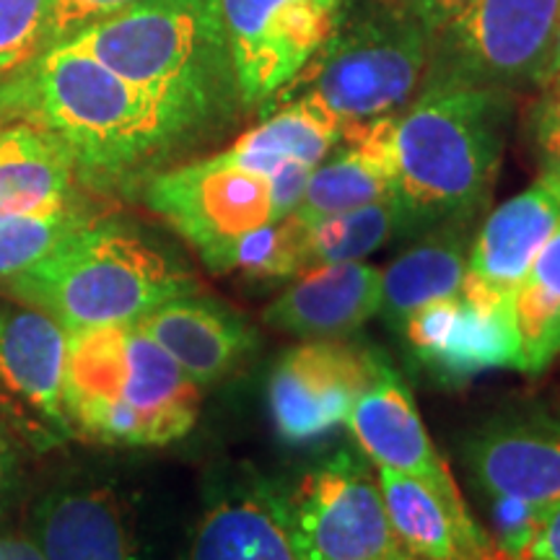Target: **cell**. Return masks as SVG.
<instances>
[{
	"instance_id": "cell-22",
	"label": "cell",
	"mask_w": 560,
	"mask_h": 560,
	"mask_svg": "<svg viewBox=\"0 0 560 560\" xmlns=\"http://www.w3.org/2000/svg\"><path fill=\"white\" fill-rule=\"evenodd\" d=\"M34 545L45 560H138L125 511L109 490L60 488L37 503Z\"/></svg>"
},
{
	"instance_id": "cell-36",
	"label": "cell",
	"mask_w": 560,
	"mask_h": 560,
	"mask_svg": "<svg viewBox=\"0 0 560 560\" xmlns=\"http://www.w3.org/2000/svg\"><path fill=\"white\" fill-rule=\"evenodd\" d=\"M560 73V30H558V45H556V55H552V66H550V75ZM548 75V79H550Z\"/></svg>"
},
{
	"instance_id": "cell-6",
	"label": "cell",
	"mask_w": 560,
	"mask_h": 560,
	"mask_svg": "<svg viewBox=\"0 0 560 560\" xmlns=\"http://www.w3.org/2000/svg\"><path fill=\"white\" fill-rule=\"evenodd\" d=\"M431 34L405 5H363L346 11L304 68V94L346 125H359L405 109L423 86ZM299 75V79H301Z\"/></svg>"
},
{
	"instance_id": "cell-20",
	"label": "cell",
	"mask_w": 560,
	"mask_h": 560,
	"mask_svg": "<svg viewBox=\"0 0 560 560\" xmlns=\"http://www.w3.org/2000/svg\"><path fill=\"white\" fill-rule=\"evenodd\" d=\"M138 325L200 387L229 376L255 348V332L240 314L195 293L164 301Z\"/></svg>"
},
{
	"instance_id": "cell-16",
	"label": "cell",
	"mask_w": 560,
	"mask_h": 560,
	"mask_svg": "<svg viewBox=\"0 0 560 560\" xmlns=\"http://www.w3.org/2000/svg\"><path fill=\"white\" fill-rule=\"evenodd\" d=\"M467 467L490 503L545 514L560 503V423L514 420L480 431L467 444Z\"/></svg>"
},
{
	"instance_id": "cell-25",
	"label": "cell",
	"mask_w": 560,
	"mask_h": 560,
	"mask_svg": "<svg viewBox=\"0 0 560 560\" xmlns=\"http://www.w3.org/2000/svg\"><path fill=\"white\" fill-rule=\"evenodd\" d=\"M348 125L310 94L285 104L276 115L236 140L223 151L234 164L244 170L272 177L285 161L317 166L338 149Z\"/></svg>"
},
{
	"instance_id": "cell-19",
	"label": "cell",
	"mask_w": 560,
	"mask_h": 560,
	"mask_svg": "<svg viewBox=\"0 0 560 560\" xmlns=\"http://www.w3.org/2000/svg\"><path fill=\"white\" fill-rule=\"evenodd\" d=\"M384 506L402 550L423 560H503L465 506L416 478L380 467Z\"/></svg>"
},
{
	"instance_id": "cell-3",
	"label": "cell",
	"mask_w": 560,
	"mask_h": 560,
	"mask_svg": "<svg viewBox=\"0 0 560 560\" xmlns=\"http://www.w3.org/2000/svg\"><path fill=\"white\" fill-rule=\"evenodd\" d=\"M21 68L0 89V117L55 132L91 177H120L182 140L159 104L79 47H50Z\"/></svg>"
},
{
	"instance_id": "cell-34",
	"label": "cell",
	"mask_w": 560,
	"mask_h": 560,
	"mask_svg": "<svg viewBox=\"0 0 560 560\" xmlns=\"http://www.w3.org/2000/svg\"><path fill=\"white\" fill-rule=\"evenodd\" d=\"M19 482V452L11 444L9 433L0 429V511L9 506Z\"/></svg>"
},
{
	"instance_id": "cell-5",
	"label": "cell",
	"mask_w": 560,
	"mask_h": 560,
	"mask_svg": "<svg viewBox=\"0 0 560 560\" xmlns=\"http://www.w3.org/2000/svg\"><path fill=\"white\" fill-rule=\"evenodd\" d=\"M5 289L75 332L140 322L198 283L136 231L91 221L32 270L5 280Z\"/></svg>"
},
{
	"instance_id": "cell-8",
	"label": "cell",
	"mask_w": 560,
	"mask_h": 560,
	"mask_svg": "<svg viewBox=\"0 0 560 560\" xmlns=\"http://www.w3.org/2000/svg\"><path fill=\"white\" fill-rule=\"evenodd\" d=\"M278 493L299 560H384L402 550L380 482L350 452L319 462Z\"/></svg>"
},
{
	"instance_id": "cell-35",
	"label": "cell",
	"mask_w": 560,
	"mask_h": 560,
	"mask_svg": "<svg viewBox=\"0 0 560 560\" xmlns=\"http://www.w3.org/2000/svg\"><path fill=\"white\" fill-rule=\"evenodd\" d=\"M0 560H45L39 548L21 537H0Z\"/></svg>"
},
{
	"instance_id": "cell-2",
	"label": "cell",
	"mask_w": 560,
	"mask_h": 560,
	"mask_svg": "<svg viewBox=\"0 0 560 560\" xmlns=\"http://www.w3.org/2000/svg\"><path fill=\"white\" fill-rule=\"evenodd\" d=\"M514 91L423 89L395 115V198L412 231L470 223L499 177Z\"/></svg>"
},
{
	"instance_id": "cell-32",
	"label": "cell",
	"mask_w": 560,
	"mask_h": 560,
	"mask_svg": "<svg viewBox=\"0 0 560 560\" xmlns=\"http://www.w3.org/2000/svg\"><path fill=\"white\" fill-rule=\"evenodd\" d=\"M400 3L433 37V34L444 30L452 19H457L459 13L470 5V0H400Z\"/></svg>"
},
{
	"instance_id": "cell-24",
	"label": "cell",
	"mask_w": 560,
	"mask_h": 560,
	"mask_svg": "<svg viewBox=\"0 0 560 560\" xmlns=\"http://www.w3.org/2000/svg\"><path fill=\"white\" fill-rule=\"evenodd\" d=\"M467 252V223L431 229L382 270L380 317L402 330L405 322L431 301L459 296Z\"/></svg>"
},
{
	"instance_id": "cell-7",
	"label": "cell",
	"mask_w": 560,
	"mask_h": 560,
	"mask_svg": "<svg viewBox=\"0 0 560 560\" xmlns=\"http://www.w3.org/2000/svg\"><path fill=\"white\" fill-rule=\"evenodd\" d=\"M560 30V0H470L431 37L423 89L516 91L548 81Z\"/></svg>"
},
{
	"instance_id": "cell-15",
	"label": "cell",
	"mask_w": 560,
	"mask_h": 560,
	"mask_svg": "<svg viewBox=\"0 0 560 560\" xmlns=\"http://www.w3.org/2000/svg\"><path fill=\"white\" fill-rule=\"evenodd\" d=\"M346 425L361 450L380 467L416 478L441 495L462 499L450 467L433 450L410 389L384 361L350 408Z\"/></svg>"
},
{
	"instance_id": "cell-14",
	"label": "cell",
	"mask_w": 560,
	"mask_h": 560,
	"mask_svg": "<svg viewBox=\"0 0 560 560\" xmlns=\"http://www.w3.org/2000/svg\"><path fill=\"white\" fill-rule=\"evenodd\" d=\"M416 359L441 382H465L488 369L520 366L514 306L482 310L450 296L425 304L402 327Z\"/></svg>"
},
{
	"instance_id": "cell-33",
	"label": "cell",
	"mask_w": 560,
	"mask_h": 560,
	"mask_svg": "<svg viewBox=\"0 0 560 560\" xmlns=\"http://www.w3.org/2000/svg\"><path fill=\"white\" fill-rule=\"evenodd\" d=\"M522 560H560V503L545 511Z\"/></svg>"
},
{
	"instance_id": "cell-27",
	"label": "cell",
	"mask_w": 560,
	"mask_h": 560,
	"mask_svg": "<svg viewBox=\"0 0 560 560\" xmlns=\"http://www.w3.org/2000/svg\"><path fill=\"white\" fill-rule=\"evenodd\" d=\"M410 219L397 198H387L371 206L348 210L314 223L304 231L306 268L325 262L363 260L371 252L400 234H410Z\"/></svg>"
},
{
	"instance_id": "cell-29",
	"label": "cell",
	"mask_w": 560,
	"mask_h": 560,
	"mask_svg": "<svg viewBox=\"0 0 560 560\" xmlns=\"http://www.w3.org/2000/svg\"><path fill=\"white\" fill-rule=\"evenodd\" d=\"M52 0H0V75L45 50Z\"/></svg>"
},
{
	"instance_id": "cell-13",
	"label": "cell",
	"mask_w": 560,
	"mask_h": 560,
	"mask_svg": "<svg viewBox=\"0 0 560 560\" xmlns=\"http://www.w3.org/2000/svg\"><path fill=\"white\" fill-rule=\"evenodd\" d=\"M558 221L560 190L545 177H537L527 190L495 208L467 252L462 299L482 310L514 306L516 285L527 276Z\"/></svg>"
},
{
	"instance_id": "cell-9",
	"label": "cell",
	"mask_w": 560,
	"mask_h": 560,
	"mask_svg": "<svg viewBox=\"0 0 560 560\" xmlns=\"http://www.w3.org/2000/svg\"><path fill=\"white\" fill-rule=\"evenodd\" d=\"M145 198L161 219L195 244L210 270L252 231L283 221L272 179L234 164L226 153L159 174Z\"/></svg>"
},
{
	"instance_id": "cell-23",
	"label": "cell",
	"mask_w": 560,
	"mask_h": 560,
	"mask_svg": "<svg viewBox=\"0 0 560 560\" xmlns=\"http://www.w3.org/2000/svg\"><path fill=\"white\" fill-rule=\"evenodd\" d=\"M75 174L79 164L55 132L32 122L0 128V219L73 206Z\"/></svg>"
},
{
	"instance_id": "cell-37",
	"label": "cell",
	"mask_w": 560,
	"mask_h": 560,
	"mask_svg": "<svg viewBox=\"0 0 560 560\" xmlns=\"http://www.w3.org/2000/svg\"><path fill=\"white\" fill-rule=\"evenodd\" d=\"M384 560H423V558L412 556V552H408V550H397L395 556H389V558H384Z\"/></svg>"
},
{
	"instance_id": "cell-10",
	"label": "cell",
	"mask_w": 560,
	"mask_h": 560,
	"mask_svg": "<svg viewBox=\"0 0 560 560\" xmlns=\"http://www.w3.org/2000/svg\"><path fill=\"white\" fill-rule=\"evenodd\" d=\"M244 107L270 102L317 58L346 0H219Z\"/></svg>"
},
{
	"instance_id": "cell-17",
	"label": "cell",
	"mask_w": 560,
	"mask_h": 560,
	"mask_svg": "<svg viewBox=\"0 0 560 560\" xmlns=\"http://www.w3.org/2000/svg\"><path fill=\"white\" fill-rule=\"evenodd\" d=\"M382 270L361 260L301 270L265 310V322L304 340H340L380 314Z\"/></svg>"
},
{
	"instance_id": "cell-11",
	"label": "cell",
	"mask_w": 560,
	"mask_h": 560,
	"mask_svg": "<svg viewBox=\"0 0 560 560\" xmlns=\"http://www.w3.org/2000/svg\"><path fill=\"white\" fill-rule=\"evenodd\" d=\"M68 332L34 306H0V418L47 452L73 436L62 405Z\"/></svg>"
},
{
	"instance_id": "cell-26",
	"label": "cell",
	"mask_w": 560,
	"mask_h": 560,
	"mask_svg": "<svg viewBox=\"0 0 560 560\" xmlns=\"http://www.w3.org/2000/svg\"><path fill=\"white\" fill-rule=\"evenodd\" d=\"M520 371L542 374L560 355V221L514 293Z\"/></svg>"
},
{
	"instance_id": "cell-1",
	"label": "cell",
	"mask_w": 560,
	"mask_h": 560,
	"mask_svg": "<svg viewBox=\"0 0 560 560\" xmlns=\"http://www.w3.org/2000/svg\"><path fill=\"white\" fill-rule=\"evenodd\" d=\"M166 112L182 138L242 104L219 0H140L68 39Z\"/></svg>"
},
{
	"instance_id": "cell-30",
	"label": "cell",
	"mask_w": 560,
	"mask_h": 560,
	"mask_svg": "<svg viewBox=\"0 0 560 560\" xmlns=\"http://www.w3.org/2000/svg\"><path fill=\"white\" fill-rule=\"evenodd\" d=\"M529 138L540 177L560 190V73L542 83V94L529 109Z\"/></svg>"
},
{
	"instance_id": "cell-12",
	"label": "cell",
	"mask_w": 560,
	"mask_h": 560,
	"mask_svg": "<svg viewBox=\"0 0 560 560\" xmlns=\"http://www.w3.org/2000/svg\"><path fill=\"white\" fill-rule=\"evenodd\" d=\"M380 355L340 340H306L285 350L268 382V405L278 436L289 444L327 436L346 425L353 402L374 376Z\"/></svg>"
},
{
	"instance_id": "cell-4",
	"label": "cell",
	"mask_w": 560,
	"mask_h": 560,
	"mask_svg": "<svg viewBox=\"0 0 560 560\" xmlns=\"http://www.w3.org/2000/svg\"><path fill=\"white\" fill-rule=\"evenodd\" d=\"M70 429L112 446H164L198 420L200 384L138 322L68 332Z\"/></svg>"
},
{
	"instance_id": "cell-21",
	"label": "cell",
	"mask_w": 560,
	"mask_h": 560,
	"mask_svg": "<svg viewBox=\"0 0 560 560\" xmlns=\"http://www.w3.org/2000/svg\"><path fill=\"white\" fill-rule=\"evenodd\" d=\"M182 560H299L270 482H242L221 493L195 524Z\"/></svg>"
},
{
	"instance_id": "cell-28",
	"label": "cell",
	"mask_w": 560,
	"mask_h": 560,
	"mask_svg": "<svg viewBox=\"0 0 560 560\" xmlns=\"http://www.w3.org/2000/svg\"><path fill=\"white\" fill-rule=\"evenodd\" d=\"M86 223H91L86 210L75 202L47 213L0 219V283L32 270Z\"/></svg>"
},
{
	"instance_id": "cell-31",
	"label": "cell",
	"mask_w": 560,
	"mask_h": 560,
	"mask_svg": "<svg viewBox=\"0 0 560 560\" xmlns=\"http://www.w3.org/2000/svg\"><path fill=\"white\" fill-rule=\"evenodd\" d=\"M136 3H140V0H52L45 50L66 45L68 39H73L75 34L86 30V26L112 16V13L130 9V5Z\"/></svg>"
},
{
	"instance_id": "cell-18",
	"label": "cell",
	"mask_w": 560,
	"mask_h": 560,
	"mask_svg": "<svg viewBox=\"0 0 560 560\" xmlns=\"http://www.w3.org/2000/svg\"><path fill=\"white\" fill-rule=\"evenodd\" d=\"M395 115L348 125L338 153L310 174L293 219L310 229L348 210L395 198Z\"/></svg>"
}]
</instances>
